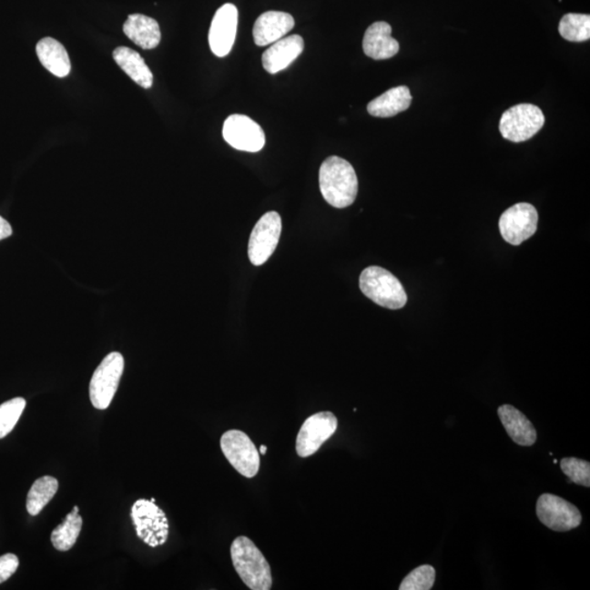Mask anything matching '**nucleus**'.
I'll use <instances>...</instances> for the list:
<instances>
[{"instance_id":"1","label":"nucleus","mask_w":590,"mask_h":590,"mask_svg":"<svg viewBox=\"0 0 590 590\" xmlns=\"http://www.w3.org/2000/svg\"><path fill=\"white\" fill-rule=\"evenodd\" d=\"M320 188L331 206L339 209L351 206L358 195L357 173L344 158H327L320 168Z\"/></svg>"},{"instance_id":"2","label":"nucleus","mask_w":590,"mask_h":590,"mask_svg":"<svg viewBox=\"0 0 590 590\" xmlns=\"http://www.w3.org/2000/svg\"><path fill=\"white\" fill-rule=\"evenodd\" d=\"M231 557L235 571L251 590H270L272 576L270 563L253 541L240 535L233 541Z\"/></svg>"},{"instance_id":"3","label":"nucleus","mask_w":590,"mask_h":590,"mask_svg":"<svg viewBox=\"0 0 590 590\" xmlns=\"http://www.w3.org/2000/svg\"><path fill=\"white\" fill-rule=\"evenodd\" d=\"M360 289L366 298L390 310L402 309L407 303V293L402 284L384 268H365L360 276Z\"/></svg>"},{"instance_id":"4","label":"nucleus","mask_w":590,"mask_h":590,"mask_svg":"<svg viewBox=\"0 0 590 590\" xmlns=\"http://www.w3.org/2000/svg\"><path fill=\"white\" fill-rule=\"evenodd\" d=\"M136 534L151 548L163 545L168 538V521L160 507L155 502L140 499L131 507Z\"/></svg>"},{"instance_id":"5","label":"nucleus","mask_w":590,"mask_h":590,"mask_svg":"<svg viewBox=\"0 0 590 590\" xmlns=\"http://www.w3.org/2000/svg\"><path fill=\"white\" fill-rule=\"evenodd\" d=\"M124 365L123 355L112 352L97 366L90 381V401L93 407L98 410L109 407L122 379Z\"/></svg>"},{"instance_id":"6","label":"nucleus","mask_w":590,"mask_h":590,"mask_svg":"<svg viewBox=\"0 0 590 590\" xmlns=\"http://www.w3.org/2000/svg\"><path fill=\"white\" fill-rule=\"evenodd\" d=\"M544 125L543 111L534 104L524 103L508 108L503 113L500 131L503 138L513 142H523L533 138Z\"/></svg>"},{"instance_id":"7","label":"nucleus","mask_w":590,"mask_h":590,"mask_svg":"<svg viewBox=\"0 0 590 590\" xmlns=\"http://www.w3.org/2000/svg\"><path fill=\"white\" fill-rule=\"evenodd\" d=\"M221 450L231 466L245 478H254L259 472L260 456L248 434L229 430L221 437Z\"/></svg>"},{"instance_id":"8","label":"nucleus","mask_w":590,"mask_h":590,"mask_svg":"<svg viewBox=\"0 0 590 590\" xmlns=\"http://www.w3.org/2000/svg\"><path fill=\"white\" fill-rule=\"evenodd\" d=\"M282 229L281 217L276 211L265 213L251 231L249 257L254 266L264 265L276 250Z\"/></svg>"},{"instance_id":"9","label":"nucleus","mask_w":590,"mask_h":590,"mask_svg":"<svg viewBox=\"0 0 590 590\" xmlns=\"http://www.w3.org/2000/svg\"><path fill=\"white\" fill-rule=\"evenodd\" d=\"M539 521L554 532H568L582 523V514L572 503L560 496L545 493L539 497L535 507Z\"/></svg>"},{"instance_id":"10","label":"nucleus","mask_w":590,"mask_h":590,"mask_svg":"<svg viewBox=\"0 0 590 590\" xmlns=\"http://www.w3.org/2000/svg\"><path fill=\"white\" fill-rule=\"evenodd\" d=\"M538 212L533 205L519 202L503 213L499 221L503 239L512 245H521L537 231Z\"/></svg>"},{"instance_id":"11","label":"nucleus","mask_w":590,"mask_h":590,"mask_svg":"<svg viewBox=\"0 0 590 590\" xmlns=\"http://www.w3.org/2000/svg\"><path fill=\"white\" fill-rule=\"evenodd\" d=\"M338 420L331 412L310 415L300 426L297 437V453L305 458L314 455L322 444L336 433Z\"/></svg>"},{"instance_id":"12","label":"nucleus","mask_w":590,"mask_h":590,"mask_svg":"<svg viewBox=\"0 0 590 590\" xmlns=\"http://www.w3.org/2000/svg\"><path fill=\"white\" fill-rule=\"evenodd\" d=\"M224 140L234 149L246 152H259L264 148V130L253 119L245 115L233 114L223 124Z\"/></svg>"},{"instance_id":"13","label":"nucleus","mask_w":590,"mask_h":590,"mask_svg":"<svg viewBox=\"0 0 590 590\" xmlns=\"http://www.w3.org/2000/svg\"><path fill=\"white\" fill-rule=\"evenodd\" d=\"M239 11L232 4L223 5L213 16L209 31V46L218 57H226L237 36Z\"/></svg>"},{"instance_id":"14","label":"nucleus","mask_w":590,"mask_h":590,"mask_svg":"<svg viewBox=\"0 0 590 590\" xmlns=\"http://www.w3.org/2000/svg\"><path fill=\"white\" fill-rule=\"evenodd\" d=\"M293 16L282 11H267L257 18L253 36L257 46H267L281 40L294 27Z\"/></svg>"},{"instance_id":"15","label":"nucleus","mask_w":590,"mask_h":590,"mask_svg":"<svg viewBox=\"0 0 590 590\" xmlns=\"http://www.w3.org/2000/svg\"><path fill=\"white\" fill-rule=\"evenodd\" d=\"M304 51V40L302 36H291L283 37L267 49L262 54V66L267 73L278 74L279 71L286 69Z\"/></svg>"},{"instance_id":"16","label":"nucleus","mask_w":590,"mask_h":590,"mask_svg":"<svg viewBox=\"0 0 590 590\" xmlns=\"http://www.w3.org/2000/svg\"><path fill=\"white\" fill-rule=\"evenodd\" d=\"M392 26L379 21L371 25L363 37L366 56L375 60L390 59L399 52V43L392 36Z\"/></svg>"},{"instance_id":"17","label":"nucleus","mask_w":590,"mask_h":590,"mask_svg":"<svg viewBox=\"0 0 590 590\" xmlns=\"http://www.w3.org/2000/svg\"><path fill=\"white\" fill-rule=\"evenodd\" d=\"M497 414L507 434L521 446H533L537 441V431L526 415L511 404H503L497 409Z\"/></svg>"},{"instance_id":"18","label":"nucleus","mask_w":590,"mask_h":590,"mask_svg":"<svg viewBox=\"0 0 590 590\" xmlns=\"http://www.w3.org/2000/svg\"><path fill=\"white\" fill-rule=\"evenodd\" d=\"M123 29L126 36L142 48L152 49L160 44V26L150 16L139 14L130 15Z\"/></svg>"},{"instance_id":"19","label":"nucleus","mask_w":590,"mask_h":590,"mask_svg":"<svg viewBox=\"0 0 590 590\" xmlns=\"http://www.w3.org/2000/svg\"><path fill=\"white\" fill-rule=\"evenodd\" d=\"M412 96L409 87L401 86L382 93L368 104V112L374 117H392L407 111L412 106Z\"/></svg>"},{"instance_id":"20","label":"nucleus","mask_w":590,"mask_h":590,"mask_svg":"<svg viewBox=\"0 0 590 590\" xmlns=\"http://www.w3.org/2000/svg\"><path fill=\"white\" fill-rule=\"evenodd\" d=\"M36 54L40 62L49 73L64 78L68 76L71 69L69 55L66 48L57 40L52 37H44L36 46Z\"/></svg>"},{"instance_id":"21","label":"nucleus","mask_w":590,"mask_h":590,"mask_svg":"<svg viewBox=\"0 0 590 590\" xmlns=\"http://www.w3.org/2000/svg\"><path fill=\"white\" fill-rule=\"evenodd\" d=\"M113 58L137 85L150 89L153 85V75L138 52L129 47L120 46L115 48Z\"/></svg>"},{"instance_id":"22","label":"nucleus","mask_w":590,"mask_h":590,"mask_svg":"<svg viewBox=\"0 0 590 590\" xmlns=\"http://www.w3.org/2000/svg\"><path fill=\"white\" fill-rule=\"evenodd\" d=\"M82 528V517L79 507L75 506L64 522L53 530L51 540L54 548L58 551H68L76 543Z\"/></svg>"},{"instance_id":"23","label":"nucleus","mask_w":590,"mask_h":590,"mask_svg":"<svg viewBox=\"0 0 590 590\" xmlns=\"http://www.w3.org/2000/svg\"><path fill=\"white\" fill-rule=\"evenodd\" d=\"M58 481L51 475L38 478L31 486L26 497V511L31 516H36L43 511L55 494L57 493Z\"/></svg>"},{"instance_id":"24","label":"nucleus","mask_w":590,"mask_h":590,"mask_svg":"<svg viewBox=\"0 0 590 590\" xmlns=\"http://www.w3.org/2000/svg\"><path fill=\"white\" fill-rule=\"evenodd\" d=\"M559 32L570 42H585L590 38V15L567 14L560 21Z\"/></svg>"},{"instance_id":"25","label":"nucleus","mask_w":590,"mask_h":590,"mask_svg":"<svg viewBox=\"0 0 590 590\" xmlns=\"http://www.w3.org/2000/svg\"><path fill=\"white\" fill-rule=\"evenodd\" d=\"M26 402L24 398L11 399L0 404V439L7 436L14 430L24 413Z\"/></svg>"},{"instance_id":"26","label":"nucleus","mask_w":590,"mask_h":590,"mask_svg":"<svg viewBox=\"0 0 590 590\" xmlns=\"http://www.w3.org/2000/svg\"><path fill=\"white\" fill-rule=\"evenodd\" d=\"M435 568L431 565H421L404 577L401 590H430L435 583Z\"/></svg>"},{"instance_id":"27","label":"nucleus","mask_w":590,"mask_h":590,"mask_svg":"<svg viewBox=\"0 0 590 590\" xmlns=\"http://www.w3.org/2000/svg\"><path fill=\"white\" fill-rule=\"evenodd\" d=\"M561 469L570 478V483L590 486V463L583 459L568 457L561 461Z\"/></svg>"},{"instance_id":"28","label":"nucleus","mask_w":590,"mask_h":590,"mask_svg":"<svg viewBox=\"0 0 590 590\" xmlns=\"http://www.w3.org/2000/svg\"><path fill=\"white\" fill-rule=\"evenodd\" d=\"M19 559L18 556L13 554H7L0 556V584L8 581L18 570Z\"/></svg>"},{"instance_id":"29","label":"nucleus","mask_w":590,"mask_h":590,"mask_svg":"<svg viewBox=\"0 0 590 590\" xmlns=\"http://www.w3.org/2000/svg\"><path fill=\"white\" fill-rule=\"evenodd\" d=\"M11 235H13V228L5 219L0 217V240L7 239Z\"/></svg>"},{"instance_id":"30","label":"nucleus","mask_w":590,"mask_h":590,"mask_svg":"<svg viewBox=\"0 0 590 590\" xmlns=\"http://www.w3.org/2000/svg\"><path fill=\"white\" fill-rule=\"evenodd\" d=\"M266 453H267V446L266 445H261L260 446V453H261V455H265Z\"/></svg>"}]
</instances>
